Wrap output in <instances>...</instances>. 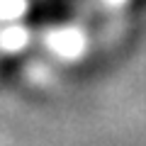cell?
Segmentation results:
<instances>
[{"label":"cell","mask_w":146,"mask_h":146,"mask_svg":"<svg viewBox=\"0 0 146 146\" xmlns=\"http://www.w3.org/2000/svg\"><path fill=\"white\" fill-rule=\"evenodd\" d=\"M49 44L58 54H76L80 49V34H76V32H58V34H54V39H49Z\"/></svg>","instance_id":"obj_1"}]
</instances>
